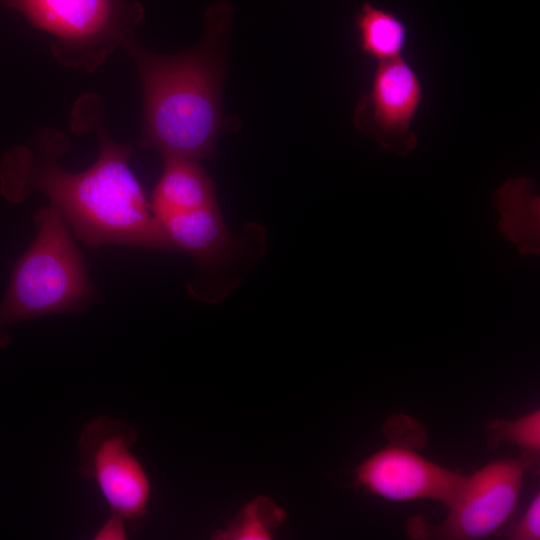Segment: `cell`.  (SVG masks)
<instances>
[{
	"label": "cell",
	"instance_id": "6da1fadb",
	"mask_svg": "<svg viewBox=\"0 0 540 540\" xmlns=\"http://www.w3.org/2000/svg\"><path fill=\"white\" fill-rule=\"evenodd\" d=\"M72 120L75 130L95 131L96 161L81 172L64 170L58 159L68 151L69 139L61 131L43 129L27 145L4 155L0 194L14 204L32 193L44 194L73 234L91 248L116 244L174 250L129 166L133 148L110 136L97 96L80 99Z\"/></svg>",
	"mask_w": 540,
	"mask_h": 540
},
{
	"label": "cell",
	"instance_id": "7a4b0ae2",
	"mask_svg": "<svg viewBox=\"0 0 540 540\" xmlns=\"http://www.w3.org/2000/svg\"><path fill=\"white\" fill-rule=\"evenodd\" d=\"M230 21L229 5L219 3L207 11L202 43L189 51L156 54L135 39L123 47L138 69L143 88L142 147L154 148L162 157L197 161L214 153L225 124L220 44Z\"/></svg>",
	"mask_w": 540,
	"mask_h": 540
},
{
	"label": "cell",
	"instance_id": "3957f363",
	"mask_svg": "<svg viewBox=\"0 0 540 540\" xmlns=\"http://www.w3.org/2000/svg\"><path fill=\"white\" fill-rule=\"evenodd\" d=\"M37 233L15 263L0 301V350L10 343L8 329L42 316L76 312L90 302L95 287L70 228L51 205L34 215Z\"/></svg>",
	"mask_w": 540,
	"mask_h": 540
},
{
	"label": "cell",
	"instance_id": "277c9868",
	"mask_svg": "<svg viewBox=\"0 0 540 540\" xmlns=\"http://www.w3.org/2000/svg\"><path fill=\"white\" fill-rule=\"evenodd\" d=\"M36 28L52 34L51 50L64 67L96 70L134 39L144 10L133 0H3Z\"/></svg>",
	"mask_w": 540,
	"mask_h": 540
},
{
	"label": "cell",
	"instance_id": "5b68a950",
	"mask_svg": "<svg viewBox=\"0 0 540 540\" xmlns=\"http://www.w3.org/2000/svg\"><path fill=\"white\" fill-rule=\"evenodd\" d=\"M173 244L195 258L198 277L189 283L192 295L207 302L223 299L261 257L264 231L248 224L240 234L226 226L218 205L156 216Z\"/></svg>",
	"mask_w": 540,
	"mask_h": 540
},
{
	"label": "cell",
	"instance_id": "8992f818",
	"mask_svg": "<svg viewBox=\"0 0 540 540\" xmlns=\"http://www.w3.org/2000/svg\"><path fill=\"white\" fill-rule=\"evenodd\" d=\"M136 441L134 427L105 415L87 423L78 438L79 473L133 529L141 526L151 494L147 473L131 450Z\"/></svg>",
	"mask_w": 540,
	"mask_h": 540
},
{
	"label": "cell",
	"instance_id": "52a82bcc",
	"mask_svg": "<svg viewBox=\"0 0 540 540\" xmlns=\"http://www.w3.org/2000/svg\"><path fill=\"white\" fill-rule=\"evenodd\" d=\"M529 461L502 459L465 476L445 521L426 535L476 540L500 530L514 513Z\"/></svg>",
	"mask_w": 540,
	"mask_h": 540
},
{
	"label": "cell",
	"instance_id": "ba28073f",
	"mask_svg": "<svg viewBox=\"0 0 540 540\" xmlns=\"http://www.w3.org/2000/svg\"><path fill=\"white\" fill-rule=\"evenodd\" d=\"M421 99L419 78L402 56L380 61L356 107L354 123L384 150L407 155L417 146L411 123Z\"/></svg>",
	"mask_w": 540,
	"mask_h": 540
},
{
	"label": "cell",
	"instance_id": "9c48e42d",
	"mask_svg": "<svg viewBox=\"0 0 540 540\" xmlns=\"http://www.w3.org/2000/svg\"><path fill=\"white\" fill-rule=\"evenodd\" d=\"M355 474L361 486L379 497L392 501L430 499L447 507L465 478L400 444H390L371 455Z\"/></svg>",
	"mask_w": 540,
	"mask_h": 540
},
{
	"label": "cell",
	"instance_id": "30bf717a",
	"mask_svg": "<svg viewBox=\"0 0 540 540\" xmlns=\"http://www.w3.org/2000/svg\"><path fill=\"white\" fill-rule=\"evenodd\" d=\"M155 216L217 205L215 186L197 160L163 157V171L150 200Z\"/></svg>",
	"mask_w": 540,
	"mask_h": 540
},
{
	"label": "cell",
	"instance_id": "8fae6325",
	"mask_svg": "<svg viewBox=\"0 0 540 540\" xmlns=\"http://www.w3.org/2000/svg\"><path fill=\"white\" fill-rule=\"evenodd\" d=\"M535 182L529 177L509 179L493 195L501 214L498 229L518 245L522 255L540 251V199L534 195Z\"/></svg>",
	"mask_w": 540,
	"mask_h": 540
},
{
	"label": "cell",
	"instance_id": "7c38bea8",
	"mask_svg": "<svg viewBox=\"0 0 540 540\" xmlns=\"http://www.w3.org/2000/svg\"><path fill=\"white\" fill-rule=\"evenodd\" d=\"M361 50L380 61L396 58L407 42L403 21L394 13L366 2L355 19Z\"/></svg>",
	"mask_w": 540,
	"mask_h": 540
},
{
	"label": "cell",
	"instance_id": "4fadbf2b",
	"mask_svg": "<svg viewBox=\"0 0 540 540\" xmlns=\"http://www.w3.org/2000/svg\"><path fill=\"white\" fill-rule=\"evenodd\" d=\"M285 519V513L266 497L248 503L229 527L218 533L220 539H269Z\"/></svg>",
	"mask_w": 540,
	"mask_h": 540
},
{
	"label": "cell",
	"instance_id": "5bb4252c",
	"mask_svg": "<svg viewBox=\"0 0 540 540\" xmlns=\"http://www.w3.org/2000/svg\"><path fill=\"white\" fill-rule=\"evenodd\" d=\"M489 444L492 447L508 441L528 454L538 456L540 450V410L536 409L516 420L495 419L488 426Z\"/></svg>",
	"mask_w": 540,
	"mask_h": 540
},
{
	"label": "cell",
	"instance_id": "9a60e30c",
	"mask_svg": "<svg viewBox=\"0 0 540 540\" xmlns=\"http://www.w3.org/2000/svg\"><path fill=\"white\" fill-rule=\"evenodd\" d=\"M513 540H539L540 539V495L537 493L521 520L508 534Z\"/></svg>",
	"mask_w": 540,
	"mask_h": 540
},
{
	"label": "cell",
	"instance_id": "2e32d148",
	"mask_svg": "<svg viewBox=\"0 0 540 540\" xmlns=\"http://www.w3.org/2000/svg\"><path fill=\"white\" fill-rule=\"evenodd\" d=\"M127 522L119 515L110 513V516L94 532V540H124L127 538Z\"/></svg>",
	"mask_w": 540,
	"mask_h": 540
}]
</instances>
